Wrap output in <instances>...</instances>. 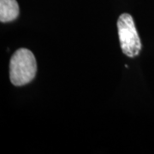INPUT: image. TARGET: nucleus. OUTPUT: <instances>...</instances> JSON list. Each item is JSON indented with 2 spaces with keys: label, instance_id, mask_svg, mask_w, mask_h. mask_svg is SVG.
I'll return each instance as SVG.
<instances>
[{
  "label": "nucleus",
  "instance_id": "2",
  "mask_svg": "<svg viewBox=\"0 0 154 154\" xmlns=\"http://www.w3.org/2000/svg\"><path fill=\"white\" fill-rule=\"evenodd\" d=\"M117 30L122 52L129 57L139 55L142 45L131 15L122 14L117 21Z\"/></svg>",
  "mask_w": 154,
  "mask_h": 154
},
{
  "label": "nucleus",
  "instance_id": "1",
  "mask_svg": "<svg viewBox=\"0 0 154 154\" xmlns=\"http://www.w3.org/2000/svg\"><path fill=\"white\" fill-rule=\"evenodd\" d=\"M37 73V62L33 53L26 49H18L10 61V79L17 87L31 82Z\"/></svg>",
  "mask_w": 154,
  "mask_h": 154
},
{
  "label": "nucleus",
  "instance_id": "3",
  "mask_svg": "<svg viewBox=\"0 0 154 154\" xmlns=\"http://www.w3.org/2000/svg\"><path fill=\"white\" fill-rule=\"evenodd\" d=\"M18 16L19 5L17 0H0V22H12Z\"/></svg>",
  "mask_w": 154,
  "mask_h": 154
}]
</instances>
